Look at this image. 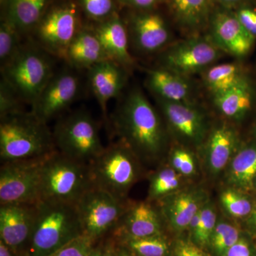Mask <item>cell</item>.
<instances>
[{
  "label": "cell",
  "instance_id": "obj_1",
  "mask_svg": "<svg viewBox=\"0 0 256 256\" xmlns=\"http://www.w3.org/2000/svg\"><path fill=\"white\" fill-rule=\"evenodd\" d=\"M120 140L143 162H158L166 144V133L159 114L142 90L133 88L114 114Z\"/></svg>",
  "mask_w": 256,
  "mask_h": 256
},
{
  "label": "cell",
  "instance_id": "obj_2",
  "mask_svg": "<svg viewBox=\"0 0 256 256\" xmlns=\"http://www.w3.org/2000/svg\"><path fill=\"white\" fill-rule=\"evenodd\" d=\"M0 119L2 163L45 158L56 151L48 124L32 111H21Z\"/></svg>",
  "mask_w": 256,
  "mask_h": 256
},
{
  "label": "cell",
  "instance_id": "obj_3",
  "mask_svg": "<svg viewBox=\"0 0 256 256\" xmlns=\"http://www.w3.org/2000/svg\"><path fill=\"white\" fill-rule=\"evenodd\" d=\"M82 235L76 206L63 202L37 203L34 228L25 256H47Z\"/></svg>",
  "mask_w": 256,
  "mask_h": 256
},
{
  "label": "cell",
  "instance_id": "obj_4",
  "mask_svg": "<svg viewBox=\"0 0 256 256\" xmlns=\"http://www.w3.org/2000/svg\"><path fill=\"white\" fill-rule=\"evenodd\" d=\"M50 56L34 42H30L23 44L14 58L1 68L2 79L24 104L33 106L54 74Z\"/></svg>",
  "mask_w": 256,
  "mask_h": 256
},
{
  "label": "cell",
  "instance_id": "obj_5",
  "mask_svg": "<svg viewBox=\"0 0 256 256\" xmlns=\"http://www.w3.org/2000/svg\"><path fill=\"white\" fill-rule=\"evenodd\" d=\"M141 162L122 141L110 144L88 164L92 188L127 200L128 192L142 174Z\"/></svg>",
  "mask_w": 256,
  "mask_h": 256
},
{
  "label": "cell",
  "instance_id": "obj_6",
  "mask_svg": "<svg viewBox=\"0 0 256 256\" xmlns=\"http://www.w3.org/2000/svg\"><path fill=\"white\" fill-rule=\"evenodd\" d=\"M92 188L89 164L56 151L46 158L42 171L41 200L76 205Z\"/></svg>",
  "mask_w": 256,
  "mask_h": 256
},
{
  "label": "cell",
  "instance_id": "obj_7",
  "mask_svg": "<svg viewBox=\"0 0 256 256\" xmlns=\"http://www.w3.org/2000/svg\"><path fill=\"white\" fill-rule=\"evenodd\" d=\"M52 133L56 150L76 161L89 164L105 149L98 124L86 110L64 116L57 121Z\"/></svg>",
  "mask_w": 256,
  "mask_h": 256
},
{
  "label": "cell",
  "instance_id": "obj_8",
  "mask_svg": "<svg viewBox=\"0 0 256 256\" xmlns=\"http://www.w3.org/2000/svg\"><path fill=\"white\" fill-rule=\"evenodd\" d=\"M224 53L208 35L188 36L172 44L158 54V67L190 77L202 73Z\"/></svg>",
  "mask_w": 256,
  "mask_h": 256
},
{
  "label": "cell",
  "instance_id": "obj_9",
  "mask_svg": "<svg viewBox=\"0 0 256 256\" xmlns=\"http://www.w3.org/2000/svg\"><path fill=\"white\" fill-rule=\"evenodd\" d=\"M82 28L78 6L67 2L46 10L34 30V40L50 56L64 60L69 44Z\"/></svg>",
  "mask_w": 256,
  "mask_h": 256
},
{
  "label": "cell",
  "instance_id": "obj_10",
  "mask_svg": "<svg viewBox=\"0 0 256 256\" xmlns=\"http://www.w3.org/2000/svg\"><path fill=\"white\" fill-rule=\"evenodd\" d=\"M48 156L2 163L0 204L40 202L42 171Z\"/></svg>",
  "mask_w": 256,
  "mask_h": 256
},
{
  "label": "cell",
  "instance_id": "obj_11",
  "mask_svg": "<svg viewBox=\"0 0 256 256\" xmlns=\"http://www.w3.org/2000/svg\"><path fill=\"white\" fill-rule=\"evenodd\" d=\"M130 204L102 190L90 188L76 205L82 235L96 242L116 228Z\"/></svg>",
  "mask_w": 256,
  "mask_h": 256
},
{
  "label": "cell",
  "instance_id": "obj_12",
  "mask_svg": "<svg viewBox=\"0 0 256 256\" xmlns=\"http://www.w3.org/2000/svg\"><path fill=\"white\" fill-rule=\"evenodd\" d=\"M168 129L186 146L200 148L206 140L210 126L205 112L197 104L172 102L156 97Z\"/></svg>",
  "mask_w": 256,
  "mask_h": 256
},
{
  "label": "cell",
  "instance_id": "obj_13",
  "mask_svg": "<svg viewBox=\"0 0 256 256\" xmlns=\"http://www.w3.org/2000/svg\"><path fill=\"white\" fill-rule=\"evenodd\" d=\"M126 24L130 47L138 54H159L173 43L172 34L164 18L152 10H138Z\"/></svg>",
  "mask_w": 256,
  "mask_h": 256
},
{
  "label": "cell",
  "instance_id": "obj_14",
  "mask_svg": "<svg viewBox=\"0 0 256 256\" xmlns=\"http://www.w3.org/2000/svg\"><path fill=\"white\" fill-rule=\"evenodd\" d=\"M79 90L80 80L73 72L63 70L54 74L32 106V112L48 124L72 106Z\"/></svg>",
  "mask_w": 256,
  "mask_h": 256
},
{
  "label": "cell",
  "instance_id": "obj_15",
  "mask_svg": "<svg viewBox=\"0 0 256 256\" xmlns=\"http://www.w3.org/2000/svg\"><path fill=\"white\" fill-rule=\"evenodd\" d=\"M208 30L207 35L224 54L242 58L254 48L255 38L248 33L233 12L226 9L213 12Z\"/></svg>",
  "mask_w": 256,
  "mask_h": 256
},
{
  "label": "cell",
  "instance_id": "obj_16",
  "mask_svg": "<svg viewBox=\"0 0 256 256\" xmlns=\"http://www.w3.org/2000/svg\"><path fill=\"white\" fill-rule=\"evenodd\" d=\"M36 212L37 203L0 204V240L18 255L25 246L28 247Z\"/></svg>",
  "mask_w": 256,
  "mask_h": 256
},
{
  "label": "cell",
  "instance_id": "obj_17",
  "mask_svg": "<svg viewBox=\"0 0 256 256\" xmlns=\"http://www.w3.org/2000/svg\"><path fill=\"white\" fill-rule=\"evenodd\" d=\"M146 86L154 97L172 102L197 104V89L190 77L156 68L146 72Z\"/></svg>",
  "mask_w": 256,
  "mask_h": 256
},
{
  "label": "cell",
  "instance_id": "obj_18",
  "mask_svg": "<svg viewBox=\"0 0 256 256\" xmlns=\"http://www.w3.org/2000/svg\"><path fill=\"white\" fill-rule=\"evenodd\" d=\"M88 70L92 92L106 116L109 101L117 98L126 86L128 70L110 60L96 64Z\"/></svg>",
  "mask_w": 256,
  "mask_h": 256
},
{
  "label": "cell",
  "instance_id": "obj_19",
  "mask_svg": "<svg viewBox=\"0 0 256 256\" xmlns=\"http://www.w3.org/2000/svg\"><path fill=\"white\" fill-rule=\"evenodd\" d=\"M114 230L118 237L146 238L162 235L161 216L150 202L130 204Z\"/></svg>",
  "mask_w": 256,
  "mask_h": 256
},
{
  "label": "cell",
  "instance_id": "obj_20",
  "mask_svg": "<svg viewBox=\"0 0 256 256\" xmlns=\"http://www.w3.org/2000/svg\"><path fill=\"white\" fill-rule=\"evenodd\" d=\"M92 28L109 60L119 64L128 70L134 65L127 26L118 13L98 22Z\"/></svg>",
  "mask_w": 256,
  "mask_h": 256
},
{
  "label": "cell",
  "instance_id": "obj_21",
  "mask_svg": "<svg viewBox=\"0 0 256 256\" xmlns=\"http://www.w3.org/2000/svg\"><path fill=\"white\" fill-rule=\"evenodd\" d=\"M238 143L236 131L230 124L220 122L210 130L204 144L207 168L212 174H218L230 163Z\"/></svg>",
  "mask_w": 256,
  "mask_h": 256
},
{
  "label": "cell",
  "instance_id": "obj_22",
  "mask_svg": "<svg viewBox=\"0 0 256 256\" xmlns=\"http://www.w3.org/2000/svg\"><path fill=\"white\" fill-rule=\"evenodd\" d=\"M206 196L202 190H190L162 198V212L173 229H188L193 217L205 204Z\"/></svg>",
  "mask_w": 256,
  "mask_h": 256
},
{
  "label": "cell",
  "instance_id": "obj_23",
  "mask_svg": "<svg viewBox=\"0 0 256 256\" xmlns=\"http://www.w3.org/2000/svg\"><path fill=\"white\" fill-rule=\"evenodd\" d=\"M175 22L188 36L201 35L208 28L212 6L210 0H164Z\"/></svg>",
  "mask_w": 256,
  "mask_h": 256
},
{
  "label": "cell",
  "instance_id": "obj_24",
  "mask_svg": "<svg viewBox=\"0 0 256 256\" xmlns=\"http://www.w3.org/2000/svg\"><path fill=\"white\" fill-rule=\"evenodd\" d=\"M64 60L72 68L88 70L109 58L92 28L82 26L69 44Z\"/></svg>",
  "mask_w": 256,
  "mask_h": 256
},
{
  "label": "cell",
  "instance_id": "obj_25",
  "mask_svg": "<svg viewBox=\"0 0 256 256\" xmlns=\"http://www.w3.org/2000/svg\"><path fill=\"white\" fill-rule=\"evenodd\" d=\"M52 0H6L4 20L12 24L22 36L33 32Z\"/></svg>",
  "mask_w": 256,
  "mask_h": 256
},
{
  "label": "cell",
  "instance_id": "obj_26",
  "mask_svg": "<svg viewBox=\"0 0 256 256\" xmlns=\"http://www.w3.org/2000/svg\"><path fill=\"white\" fill-rule=\"evenodd\" d=\"M254 90L248 79L218 95L212 96L216 108L222 116L232 120H240L252 109Z\"/></svg>",
  "mask_w": 256,
  "mask_h": 256
},
{
  "label": "cell",
  "instance_id": "obj_27",
  "mask_svg": "<svg viewBox=\"0 0 256 256\" xmlns=\"http://www.w3.org/2000/svg\"><path fill=\"white\" fill-rule=\"evenodd\" d=\"M202 82L212 96L233 88L248 79L238 63L214 64L202 73Z\"/></svg>",
  "mask_w": 256,
  "mask_h": 256
},
{
  "label": "cell",
  "instance_id": "obj_28",
  "mask_svg": "<svg viewBox=\"0 0 256 256\" xmlns=\"http://www.w3.org/2000/svg\"><path fill=\"white\" fill-rule=\"evenodd\" d=\"M256 178V146L250 144L239 150L230 162L229 182L242 190H248Z\"/></svg>",
  "mask_w": 256,
  "mask_h": 256
},
{
  "label": "cell",
  "instance_id": "obj_29",
  "mask_svg": "<svg viewBox=\"0 0 256 256\" xmlns=\"http://www.w3.org/2000/svg\"><path fill=\"white\" fill-rule=\"evenodd\" d=\"M120 245L136 256H166L169 247L166 239L162 235L146 238L121 236Z\"/></svg>",
  "mask_w": 256,
  "mask_h": 256
},
{
  "label": "cell",
  "instance_id": "obj_30",
  "mask_svg": "<svg viewBox=\"0 0 256 256\" xmlns=\"http://www.w3.org/2000/svg\"><path fill=\"white\" fill-rule=\"evenodd\" d=\"M181 174L172 168H163L150 178L149 201L161 200L169 196L181 184Z\"/></svg>",
  "mask_w": 256,
  "mask_h": 256
},
{
  "label": "cell",
  "instance_id": "obj_31",
  "mask_svg": "<svg viewBox=\"0 0 256 256\" xmlns=\"http://www.w3.org/2000/svg\"><path fill=\"white\" fill-rule=\"evenodd\" d=\"M22 35L9 22L3 18L0 25V64L1 68L9 63L21 47Z\"/></svg>",
  "mask_w": 256,
  "mask_h": 256
},
{
  "label": "cell",
  "instance_id": "obj_32",
  "mask_svg": "<svg viewBox=\"0 0 256 256\" xmlns=\"http://www.w3.org/2000/svg\"><path fill=\"white\" fill-rule=\"evenodd\" d=\"M240 239V233L235 226L226 222H220L216 226L210 244L218 255L225 252Z\"/></svg>",
  "mask_w": 256,
  "mask_h": 256
},
{
  "label": "cell",
  "instance_id": "obj_33",
  "mask_svg": "<svg viewBox=\"0 0 256 256\" xmlns=\"http://www.w3.org/2000/svg\"><path fill=\"white\" fill-rule=\"evenodd\" d=\"M216 212L210 202H206L200 210V220L194 233L192 234L195 242L200 246L210 244V238L217 224Z\"/></svg>",
  "mask_w": 256,
  "mask_h": 256
},
{
  "label": "cell",
  "instance_id": "obj_34",
  "mask_svg": "<svg viewBox=\"0 0 256 256\" xmlns=\"http://www.w3.org/2000/svg\"><path fill=\"white\" fill-rule=\"evenodd\" d=\"M220 202L232 216L244 218L252 213V206L248 197L234 190H226L220 194Z\"/></svg>",
  "mask_w": 256,
  "mask_h": 256
},
{
  "label": "cell",
  "instance_id": "obj_35",
  "mask_svg": "<svg viewBox=\"0 0 256 256\" xmlns=\"http://www.w3.org/2000/svg\"><path fill=\"white\" fill-rule=\"evenodd\" d=\"M80 4L88 18L98 22L117 13L116 0H80Z\"/></svg>",
  "mask_w": 256,
  "mask_h": 256
},
{
  "label": "cell",
  "instance_id": "obj_36",
  "mask_svg": "<svg viewBox=\"0 0 256 256\" xmlns=\"http://www.w3.org/2000/svg\"><path fill=\"white\" fill-rule=\"evenodd\" d=\"M24 102L13 89L1 79L0 82V118L24 111Z\"/></svg>",
  "mask_w": 256,
  "mask_h": 256
},
{
  "label": "cell",
  "instance_id": "obj_37",
  "mask_svg": "<svg viewBox=\"0 0 256 256\" xmlns=\"http://www.w3.org/2000/svg\"><path fill=\"white\" fill-rule=\"evenodd\" d=\"M94 242L92 238L82 235L47 256H90L95 249Z\"/></svg>",
  "mask_w": 256,
  "mask_h": 256
},
{
  "label": "cell",
  "instance_id": "obj_38",
  "mask_svg": "<svg viewBox=\"0 0 256 256\" xmlns=\"http://www.w3.org/2000/svg\"><path fill=\"white\" fill-rule=\"evenodd\" d=\"M172 168L183 176H192L196 172V165L191 153L184 148L173 150L170 156Z\"/></svg>",
  "mask_w": 256,
  "mask_h": 256
},
{
  "label": "cell",
  "instance_id": "obj_39",
  "mask_svg": "<svg viewBox=\"0 0 256 256\" xmlns=\"http://www.w3.org/2000/svg\"><path fill=\"white\" fill-rule=\"evenodd\" d=\"M235 14L248 33L256 40V10L242 6Z\"/></svg>",
  "mask_w": 256,
  "mask_h": 256
},
{
  "label": "cell",
  "instance_id": "obj_40",
  "mask_svg": "<svg viewBox=\"0 0 256 256\" xmlns=\"http://www.w3.org/2000/svg\"><path fill=\"white\" fill-rule=\"evenodd\" d=\"M174 256H210L192 242L180 240L175 248Z\"/></svg>",
  "mask_w": 256,
  "mask_h": 256
},
{
  "label": "cell",
  "instance_id": "obj_41",
  "mask_svg": "<svg viewBox=\"0 0 256 256\" xmlns=\"http://www.w3.org/2000/svg\"><path fill=\"white\" fill-rule=\"evenodd\" d=\"M224 256H252V250L248 242L245 239L240 238L225 252Z\"/></svg>",
  "mask_w": 256,
  "mask_h": 256
},
{
  "label": "cell",
  "instance_id": "obj_42",
  "mask_svg": "<svg viewBox=\"0 0 256 256\" xmlns=\"http://www.w3.org/2000/svg\"><path fill=\"white\" fill-rule=\"evenodd\" d=\"M121 2L138 10H152L162 0H120Z\"/></svg>",
  "mask_w": 256,
  "mask_h": 256
},
{
  "label": "cell",
  "instance_id": "obj_43",
  "mask_svg": "<svg viewBox=\"0 0 256 256\" xmlns=\"http://www.w3.org/2000/svg\"><path fill=\"white\" fill-rule=\"evenodd\" d=\"M104 256H118L117 246L114 242H109L104 248Z\"/></svg>",
  "mask_w": 256,
  "mask_h": 256
},
{
  "label": "cell",
  "instance_id": "obj_44",
  "mask_svg": "<svg viewBox=\"0 0 256 256\" xmlns=\"http://www.w3.org/2000/svg\"><path fill=\"white\" fill-rule=\"evenodd\" d=\"M0 256H18L6 244L0 240Z\"/></svg>",
  "mask_w": 256,
  "mask_h": 256
},
{
  "label": "cell",
  "instance_id": "obj_45",
  "mask_svg": "<svg viewBox=\"0 0 256 256\" xmlns=\"http://www.w3.org/2000/svg\"><path fill=\"white\" fill-rule=\"evenodd\" d=\"M200 210L197 214L193 217L191 222H190V225H188V229L190 230V233L192 234V235L194 233L195 230H196L197 227H198V223H200Z\"/></svg>",
  "mask_w": 256,
  "mask_h": 256
},
{
  "label": "cell",
  "instance_id": "obj_46",
  "mask_svg": "<svg viewBox=\"0 0 256 256\" xmlns=\"http://www.w3.org/2000/svg\"><path fill=\"white\" fill-rule=\"evenodd\" d=\"M216 1L218 2V3L223 4L225 6H233L240 4L244 0H216Z\"/></svg>",
  "mask_w": 256,
  "mask_h": 256
},
{
  "label": "cell",
  "instance_id": "obj_47",
  "mask_svg": "<svg viewBox=\"0 0 256 256\" xmlns=\"http://www.w3.org/2000/svg\"><path fill=\"white\" fill-rule=\"evenodd\" d=\"M117 254L118 256H136L132 252H130L126 248L120 245L117 246Z\"/></svg>",
  "mask_w": 256,
  "mask_h": 256
},
{
  "label": "cell",
  "instance_id": "obj_48",
  "mask_svg": "<svg viewBox=\"0 0 256 256\" xmlns=\"http://www.w3.org/2000/svg\"><path fill=\"white\" fill-rule=\"evenodd\" d=\"M250 224L256 232V206L252 208V213L250 214Z\"/></svg>",
  "mask_w": 256,
  "mask_h": 256
},
{
  "label": "cell",
  "instance_id": "obj_49",
  "mask_svg": "<svg viewBox=\"0 0 256 256\" xmlns=\"http://www.w3.org/2000/svg\"><path fill=\"white\" fill-rule=\"evenodd\" d=\"M90 256H104V248L101 247L96 248Z\"/></svg>",
  "mask_w": 256,
  "mask_h": 256
},
{
  "label": "cell",
  "instance_id": "obj_50",
  "mask_svg": "<svg viewBox=\"0 0 256 256\" xmlns=\"http://www.w3.org/2000/svg\"><path fill=\"white\" fill-rule=\"evenodd\" d=\"M5 1H6V0H1L2 3H4Z\"/></svg>",
  "mask_w": 256,
  "mask_h": 256
},
{
  "label": "cell",
  "instance_id": "obj_51",
  "mask_svg": "<svg viewBox=\"0 0 256 256\" xmlns=\"http://www.w3.org/2000/svg\"><path fill=\"white\" fill-rule=\"evenodd\" d=\"M254 184H255L256 185V178H255V180H254Z\"/></svg>",
  "mask_w": 256,
  "mask_h": 256
},
{
  "label": "cell",
  "instance_id": "obj_52",
  "mask_svg": "<svg viewBox=\"0 0 256 256\" xmlns=\"http://www.w3.org/2000/svg\"><path fill=\"white\" fill-rule=\"evenodd\" d=\"M255 133H256V128H255Z\"/></svg>",
  "mask_w": 256,
  "mask_h": 256
}]
</instances>
